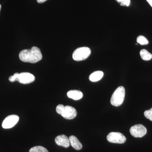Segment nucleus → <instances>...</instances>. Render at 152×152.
Here are the masks:
<instances>
[{"mask_svg": "<svg viewBox=\"0 0 152 152\" xmlns=\"http://www.w3.org/2000/svg\"><path fill=\"white\" fill-rule=\"evenodd\" d=\"M20 60L24 62L36 63L42 59V55L39 48L33 47L31 49L22 50L19 53Z\"/></svg>", "mask_w": 152, "mask_h": 152, "instance_id": "1", "label": "nucleus"}, {"mask_svg": "<svg viewBox=\"0 0 152 152\" xmlns=\"http://www.w3.org/2000/svg\"><path fill=\"white\" fill-rule=\"evenodd\" d=\"M9 80L11 82L18 81L23 84H27L34 81L35 77L32 74L28 72L16 73L10 76Z\"/></svg>", "mask_w": 152, "mask_h": 152, "instance_id": "2", "label": "nucleus"}, {"mask_svg": "<svg viewBox=\"0 0 152 152\" xmlns=\"http://www.w3.org/2000/svg\"><path fill=\"white\" fill-rule=\"evenodd\" d=\"M56 111L58 114L66 119H73L77 116V110L71 106H64L63 104H59L56 107Z\"/></svg>", "mask_w": 152, "mask_h": 152, "instance_id": "3", "label": "nucleus"}, {"mask_svg": "<svg viewBox=\"0 0 152 152\" xmlns=\"http://www.w3.org/2000/svg\"><path fill=\"white\" fill-rule=\"evenodd\" d=\"M125 96V88L123 86L118 87L112 95L110 100L111 104L115 107L121 105L124 102Z\"/></svg>", "mask_w": 152, "mask_h": 152, "instance_id": "4", "label": "nucleus"}, {"mask_svg": "<svg viewBox=\"0 0 152 152\" xmlns=\"http://www.w3.org/2000/svg\"><path fill=\"white\" fill-rule=\"evenodd\" d=\"M91 54V50L88 47H81L76 49L72 55L73 59L75 61H83L88 58Z\"/></svg>", "mask_w": 152, "mask_h": 152, "instance_id": "5", "label": "nucleus"}, {"mask_svg": "<svg viewBox=\"0 0 152 152\" xmlns=\"http://www.w3.org/2000/svg\"><path fill=\"white\" fill-rule=\"evenodd\" d=\"M107 140L110 142L113 143L123 144L126 141V137L120 132H112L108 135Z\"/></svg>", "mask_w": 152, "mask_h": 152, "instance_id": "6", "label": "nucleus"}, {"mask_svg": "<svg viewBox=\"0 0 152 152\" xmlns=\"http://www.w3.org/2000/svg\"><path fill=\"white\" fill-rule=\"evenodd\" d=\"M131 135L136 138H141L147 134L145 127L142 124L134 125L130 129Z\"/></svg>", "mask_w": 152, "mask_h": 152, "instance_id": "7", "label": "nucleus"}, {"mask_svg": "<svg viewBox=\"0 0 152 152\" xmlns=\"http://www.w3.org/2000/svg\"><path fill=\"white\" fill-rule=\"evenodd\" d=\"M19 117L17 115H9L3 121L2 126L4 129H11L19 121Z\"/></svg>", "mask_w": 152, "mask_h": 152, "instance_id": "8", "label": "nucleus"}, {"mask_svg": "<svg viewBox=\"0 0 152 152\" xmlns=\"http://www.w3.org/2000/svg\"><path fill=\"white\" fill-rule=\"evenodd\" d=\"M55 141L57 145L64 148H67L70 145L69 139L65 135H60L57 136Z\"/></svg>", "mask_w": 152, "mask_h": 152, "instance_id": "9", "label": "nucleus"}, {"mask_svg": "<svg viewBox=\"0 0 152 152\" xmlns=\"http://www.w3.org/2000/svg\"><path fill=\"white\" fill-rule=\"evenodd\" d=\"M69 139L70 143L71 145L72 146L74 149L76 150H81L83 148V145L81 143L79 140L75 136L72 135L69 138Z\"/></svg>", "mask_w": 152, "mask_h": 152, "instance_id": "10", "label": "nucleus"}, {"mask_svg": "<svg viewBox=\"0 0 152 152\" xmlns=\"http://www.w3.org/2000/svg\"><path fill=\"white\" fill-rule=\"evenodd\" d=\"M68 97L74 100H78L83 97V94L80 91L77 90H71L67 94Z\"/></svg>", "mask_w": 152, "mask_h": 152, "instance_id": "11", "label": "nucleus"}, {"mask_svg": "<svg viewBox=\"0 0 152 152\" xmlns=\"http://www.w3.org/2000/svg\"><path fill=\"white\" fill-rule=\"evenodd\" d=\"M103 76V72L100 71H96L90 75L89 79L91 81L97 82L102 78Z\"/></svg>", "mask_w": 152, "mask_h": 152, "instance_id": "12", "label": "nucleus"}, {"mask_svg": "<svg viewBox=\"0 0 152 152\" xmlns=\"http://www.w3.org/2000/svg\"><path fill=\"white\" fill-rule=\"evenodd\" d=\"M140 56L144 61H150L152 58V55L145 49H142L140 52Z\"/></svg>", "mask_w": 152, "mask_h": 152, "instance_id": "13", "label": "nucleus"}, {"mask_svg": "<svg viewBox=\"0 0 152 152\" xmlns=\"http://www.w3.org/2000/svg\"><path fill=\"white\" fill-rule=\"evenodd\" d=\"M29 152H49L45 148L41 146H37L30 149Z\"/></svg>", "mask_w": 152, "mask_h": 152, "instance_id": "14", "label": "nucleus"}, {"mask_svg": "<svg viewBox=\"0 0 152 152\" xmlns=\"http://www.w3.org/2000/svg\"><path fill=\"white\" fill-rule=\"evenodd\" d=\"M137 41L138 43L142 45H147L149 43L147 39L146 38L143 36H139L137 38Z\"/></svg>", "mask_w": 152, "mask_h": 152, "instance_id": "15", "label": "nucleus"}, {"mask_svg": "<svg viewBox=\"0 0 152 152\" xmlns=\"http://www.w3.org/2000/svg\"><path fill=\"white\" fill-rule=\"evenodd\" d=\"M120 5L121 6H126L129 7L130 4V0H116Z\"/></svg>", "mask_w": 152, "mask_h": 152, "instance_id": "16", "label": "nucleus"}, {"mask_svg": "<svg viewBox=\"0 0 152 152\" xmlns=\"http://www.w3.org/2000/svg\"><path fill=\"white\" fill-rule=\"evenodd\" d=\"M144 115L148 119L152 121V108L150 110H146L144 112Z\"/></svg>", "mask_w": 152, "mask_h": 152, "instance_id": "17", "label": "nucleus"}, {"mask_svg": "<svg viewBox=\"0 0 152 152\" xmlns=\"http://www.w3.org/2000/svg\"><path fill=\"white\" fill-rule=\"evenodd\" d=\"M47 0H37L38 3H43L45 2Z\"/></svg>", "mask_w": 152, "mask_h": 152, "instance_id": "18", "label": "nucleus"}, {"mask_svg": "<svg viewBox=\"0 0 152 152\" xmlns=\"http://www.w3.org/2000/svg\"><path fill=\"white\" fill-rule=\"evenodd\" d=\"M147 1L149 4L152 7V0H146Z\"/></svg>", "mask_w": 152, "mask_h": 152, "instance_id": "19", "label": "nucleus"}, {"mask_svg": "<svg viewBox=\"0 0 152 152\" xmlns=\"http://www.w3.org/2000/svg\"><path fill=\"white\" fill-rule=\"evenodd\" d=\"M1 5H0V10H1Z\"/></svg>", "mask_w": 152, "mask_h": 152, "instance_id": "20", "label": "nucleus"}]
</instances>
